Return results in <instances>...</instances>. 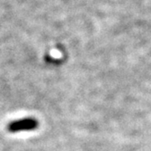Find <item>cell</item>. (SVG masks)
I'll list each match as a JSON object with an SVG mask.
<instances>
[{
	"mask_svg": "<svg viewBox=\"0 0 151 151\" xmlns=\"http://www.w3.org/2000/svg\"><path fill=\"white\" fill-rule=\"evenodd\" d=\"M38 120L35 118H24L10 122L7 126V130L11 133H18L21 131H32L38 128Z\"/></svg>",
	"mask_w": 151,
	"mask_h": 151,
	"instance_id": "6da1fadb",
	"label": "cell"
}]
</instances>
